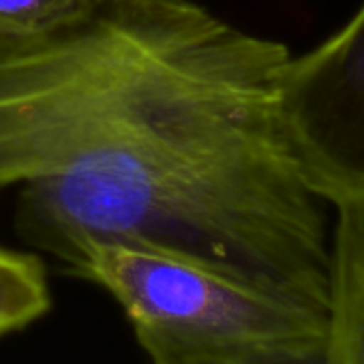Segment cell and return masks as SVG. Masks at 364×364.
Returning a JSON list of instances; mask_svg holds the SVG:
<instances>
[{
	"label": "cell",
	"mask_w": 364,
	"mask_h": 364,
	"mask_svg": "<svg viewBox=\"0 0 364 364\" xmlns=\"http://www.w3.org/2000/svg\"><path fill=\"white\" fill-rule=\"evenodd\" d=\"M67 270L97 283L122 306L152 364H202L319 336L330 326V313L163 255L92 247Z\"/></svg>",
	"instance_id": "3"
},
{
	"label": "cell",
	"mask_w": 364,
	"mask_h": 364,
	"mask_svg": "<svg viewBox=\"0 0 364 364\" xmlns=\"http://www.w3.org/2000/svg\"><path fill=\"white\" fill-rule=\"evenodd\" d=\"M50 306L52 289L41 257L0 245V336L37 321Z\"/></svg>",
	"instance_id": "5"
},
{
	"label": "cell",
	"mask_w": 364,
	"mask_h": 364,
	"mask_svg": "<svg viewBox=\"0 0 364 364\" xmlns=\"http://www.w3.org/2000/svg\"><path fill=\"white\" fill-rule=\"evenodd\" d=\"M332 228V283L364 313V206H338Z\"/></svg>",
	"instance_id": "6"
},
{
	"label": "cell",
	"mask_w": 364,
	"mask_h": 364,
	"mask_svg": "<svg viewBox=\"0 0 364 364\" xmlns=\"http://www.w3.org/2000/svg\"><path fill=\"white\" fill-rule=\"evenodd\" d=\"M277 112L313 191L332 208L364 206V0L317 48L289 54Z\"/></svg>",
	"instance_id": "4"
},
{
	"label": "cell",
	"mask_w": 364,
	"mask_h": 364,
	"mask_svg": "<svg viewBox=\"0 0 364 364\" xmlns=\"http://www.w3.org/2000/svg\"><path fill=\"white\" fill-rule=\"evenodd\" d=\"M84 0H0V39L46 33L71 18Z\"/></svg>",
	"instance_id": "7"
},
{
	"label": "cell",
	"mask_w": 364,
	"mask_h": 364,
	"mask_svg": "<svg viewBox=\"0 0 364 364\" xmlns=\"http://www.w3.org/2000/svg\"><path fill=\"white\" fill-rule=\"evenodd\" d=\"M287 58L193 0H84L46 33L0 39V189L291 152L277 112Z\"/></svg>",
	"instance_id": "1"
},
{
	"label": "cell",
	"mask_w": 364,
	"mask_h": 364,
	"mask_svg": "<svg viewBox=\"0 0 364 364\" xmlns=\"http://www.w3.org/2000/svg\"><path fill=\"white\" fill-rule=\"evenodd\" d=\"M328 343V364H364V313L336 283H332Z\"/></svg>",
	"instance_id": "8"
},
{
	"label": "cell",
	"mask_w": 364,
	"mask_h": 364,
	"mask_svg": "<svg viewBox=\"0 0 364 364\" xmlns=\"http://www.w3.org/2000/svg\"><path fill=\"white\" fill-rule=\"evenodd\" d=\"M328 362H330V343L326 332L319 336L242 349L202 364H328Z\"/></svg>",
	"instance_id": "9"
},
{
	"label": "cell",
	"mask_w": 364,
	"mask_h": 364,
	"mask_svg": "<svg viewBox=\"0 0 364 364\" xmlns=\"http://www.w3.org/2000/svg\"><path fill=\"white\" fill-rule=\"evenodd\" d=\"M20 240L67 268L92 247L200 266L330 313L328 204L291 152L264 159L124 163L20 185Z\"/></svg>",
	"instance_id": "2"
}]
</instances>
